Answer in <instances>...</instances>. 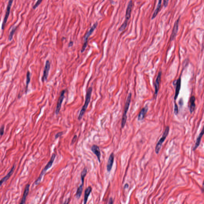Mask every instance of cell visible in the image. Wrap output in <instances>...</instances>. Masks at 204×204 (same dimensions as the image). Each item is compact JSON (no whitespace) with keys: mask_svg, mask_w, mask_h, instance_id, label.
Masks as SVG:
<instances>
[{"mask_svg":"<svg viewBox=\"0 0 204 204\" xmlns=\"http://www.w3.org/2000/svg\"><path fill=\"white\" fill-rule=\"evenodd\" d=\"M114 158H115V156H114V153H112L109 157L108 164L107 165V170L108 172H110L111 169H112V165H113V162H114Z\"/></svg>","mask_w":204,"mask_h":204,"instance_id":"obj_13","label":"cell"},{"mask_svg":"<svg viewBox=\"0 0 204 204\" xmlns=\"http://www.w3.org/2000/svg\"><path fill=\"white\" fill-rule=\"evenodd\" d=\"M91 151L96 155L98 158L99 162H100V157H101V153L99 148L97 146L94 145L91 148Z\"/></svg>","mask_w":204,"mask_h":204,"instance_id":"obj_12","label":"cell"},{"mask_svg":"<svg viewBox=\"0 0 204 204\" xmlns=\"http://www.w3.org/2000/svg\"><path fill=\"white\" fill-rule=\"evenodd\" d=\"M65 93H66V90H63L62 91L61 93L60 96L59 97L58 102H57L56 108V115H57L59 113V112H60L61 108V106H62V103L64 99Z\"/></svg>","mask_w":204,"mask_h":204,"instance_id":"obj_8","label":"cell"},{"mask_svg":"<svg viewBox=\"0 0 204 204\" xmlns=\"http://www.w3.org/2000/svg\"><path fill=\"white\" fill-rule=\"evenodd\" d=\"M162 0H158V5H157V7L156 9L154 12V13L153 14L152 17V19H154V18L156 17V16L158 15V13L160 10L161 8V5H162Z\"/></svg>","mask_w":204,"mask_h":204,"instance_id":"obj_20","label":"cell"},{"mask_svg":"<svg viewBox=\"0 0 204 204\" xmlns=\"http://www.w3.org/2000/svg\"><path fill=\"white\" fill-rule=\"evenodd\" d=\"M63 132H60L59 133H57L55 136V139H57V138L63 135Z\"/></svg>","mask_w":204,"mask_h":204,"instance_id":"obj_30","label":"cell"},{"mask_svg":"<svg viewBox=\"0 0 204 204\" xmlns=\"http://www.w3.org/2000/svg\"><path fill=\"white\" fill-rule=\"evenodd\" d=\"M203 134H204V130H203V129H202L201 132L200 133L198 137L197 138L196 143H195V145L194 147L193 148V151H195V150H196V149L199 146L200 144V142H201V139L202 138V136L203 135Z\"/></svg>","mask_w":204,"mask_h":204,"instance_id":"obj_18","label":"cell"},{"mask_svg":"<svg viewBox=\"0 0 204 204\" xmlns=\"http://www.w3.org/2000/svg\"><path fill=\"white\" fill-rule=\"evenodd\" d=\"M13 1L14 0H9V1H8V4L7 7V11H6L4 19L3 24H2V29L3 30L4 29L5 25H6L7 21L8 18L9 14H10V9H11V6H12Z\"/></svg>","mask_w":204,"mask_h":204,"instance_id":"obj_6","label":"cell"},{"mask_svg":"<svg viewBox=\"0 0 204 204\" xmlns=\"http://www.w3.org/2000/svg\"><path fill=\"white\" fill-rule=\"evenodd\" d=\"M43 0H37L36 3L34 6H33V9H35L38 7L39 5L42 3Z\"/></svg>","mask_w":204,"mask_h":204,"instance_id":"obj_26","label":"cell"},{"mask_svg":"<svg viewBox=\"0 0 204 204\" xmlns=\"http://www.w3.org/2000/svg\"><path fill=\"white\" fill-rule=\"evenodd\" d=\"M92 189L91 187H89L86 189L84 195V204H86L87 202L88 197L90 194V192L92 191Z\"/></svg>","mask_w":204,"mask_h":204,"instance_id":"obj_21","label":"cell"},{"mask_svg":"<svg viewBox=\"0 0 204 204\" xmlns=\"http://www.w3.org/2000/svg\"><path fill=\"white\" fill-rule=\"evenodd\" d=\"M195 97L194 96H192L191 97L190 100V111L191 113H192L194 111L195 108Z\"/></svg>","mask_w":204,"mask_h":204,"instance_id":"obj_19","label":"cell"},{"mask_svg":"<svg viewBox=\"0 0 204 204\" xmlns=\"http://www.w3.org/2000/svg\"><path fill=\"white\" fill-rule=\"evenodd\" d=\"M169 130V127L167 126L165 128V130L164 134L160 138V139H159V141L158 142V143H157V145H156V147H155V152L156 153V154H158L159 152L160 149H161V148H162V145L163 143L164 142L165 139L166 138L167 136L168 135Z\"/></svg>","mask_w":204,"mask_h":204,"instance_id":"obj_4","label":"cell"},{"mask_svg":"<svg viewBox=\"0 0 204 204\" xmlns=\"http://www.w3.org/2000/svg\"><path fill=\"white\" fill-rule=\"evenodd\" d=\"M87 173V169L86 168H85L81 173V181H82V184H84V179H85V177Z\"/></svg>","mask_w":204,"mask_h":204,"instance_id":"obj_23","label":"cell"},{"mask_svg":"<svg viewBox=\"0 0 204 204\" xmlns=\"http://www.w3.org/2000/svg\"><path fill=\"white\" fill-rule=\"evenodd\" d=\"M30 74L29 71H28L27 74L26 76V88H27L28 86L30 83Z\"/></svg>","mask_w":204,"mask_h":204,"instance_id":"obj_25","label":"cell"},{"mask_svg":"<svg viewBox=\"0 0 204 204\" xmlns=\"http://www.w3.org/2000/svg\"><path fill=\"white\" fill-rule=\"evenodd\" d=\"M93 89L92 87H90L87 90V91L86 95L85 100V104L83 106L82 108L81 109L79 115V117H78V119L79 120H80L82 118L83 116L84 115L85 112L87 109L88 105L90 102V98H91V94L92 93Z\"/></svg>","mask_w":204,"mask_h":204,"instance_id":"obj_1","label":"cell"},{"mask_svg":"<svg viewBox=\"0 0 204 204\" xmlns=\"http://www.w3.org/2000/svg\"><path fill=\"white\" fill-rule=\"evenodd\" d=\"M97 25H98V23L97 22L93 24V26L87 32V33L85 35V37H84V44H83V46L82 48L81 49V52H83L85 51V50L87 46L88 39H89V37L90 36V35L94 32L95 29L96 28V27L97 26Z\"/></svg>","mask_w":204,"mask_h":204,"instance_id":"obj_5","label":"cell"},{"mask_svg":"<svg viewBox=\"0 0 204 204\" xmlns=\"http://www.w3.org/2000/svg\"><path fill=\"white\" fill-rule=\"evenodd\" d=\"M16 30H17V27H14L12 29V30H11V32L10 33V34H9V41H11V40L13 39V36Z\"/></svg>","mask_w":204,"mask_h":204,"instance_id":"obj_24","label":"cell"},{"mask_svg":"<svg viewBox=\"0 0 204 204\" xmlns=\"http://www.w3.org/2000/svg\"><path fill=\"white\" fill-rule=\"evenodd\" d=\"M179 18L175 21L171 36V40H173L175 38L176 35L178 31L179 24Z\"/></svg>","mask_w":204,"mask_h":204,"instance_id":"obj_10","label":"cell"},{"mask_svg":"<svg viewBox=\"0 0 204 204\" xmlns=\"http://www.w3.org/2000/svg\"><path fill=\"white\" fill-rule=\"evenodd\" d=\"M162 73L161 71L159 73L158 76L156 78V80H155V98L157 97V94H158L159 90V83H160V81H161Z\"/></svg>","mask_w":204,"mask_h":204,"instance_id":"obj_11","label":"cell"},{"mask_svg":"<svg viewBox=\"0 0 204 204\" xmlns=\"http://www.w3.org/2000/svg\"><path fill=\"white\" fill-rule=\"evenodd\" d=\"M77 139V136L76 135L74 136V137L71 141V144H73L75 143V142L76 141Z\"/></svg>","mask_w":204,"mask_h":204,"instance_id":"obj_29","label":"cell"},{"mask_svg":"<svg viewBox=\"0 0 204 204\" xmlns=\"http://www.w3.org/2000/svg\"><path fill=\"white\" fill-rule=\"evenodd\" d=\"M15 165H13V167H12V169L9 172L7 175H6V176L3 178L1 180H0V187L2 185L3 183L4 182L6 181L7 180H8V179L11 177L12 175L13 174V173L14 171V169H15Z\"/></svg>","mask_w":204,"mask_h":204,"instance_id":"obj_14","label":"cell"},{"mask_svg":"<svg viewBox=\"0 0 204 204\" xmlns=\"http://www.w3.org/2000/svg\"><path fill=\"white\" fill-rule=\"evenodd\" d=\"M4 126H3L0 128V135L2 136L4 133Z\"/></svg>","mask_w":204,"mask_h":204,"instance_id":"obj_28","label":"cell"},{"mask_svg":"<svg viewBox=\"0 0 204 204\" xmlns=\"http://www.w3.org/2000/svg\"><path fill=\"white\" fill-rule=\"evenodd\" d=\"M50 68V63L49 61L47 60L45 64V67H44V71L43 75L42 77V80L43 82H44L45 80H47V77H48L49 71Z\"/></svg>","mask_w":204,"mask_h":204,"instance_id":"obj_9","label":"cell"},{"mask_svg":"<svg viewBox=\"0 0 204 204\" xmlns=\"http://www.w3.org/2000/svg\"><path fill=\"white\" fill-rule=\"evenodd\" d=\"M83 184L82 183V184L78 188L77 191L76 196L77 198H79L81 196L82 193L83 189Z\"/></svg>","mask_w":204,"mask_h":204,"instance_id":"obj_22","label":"cell"},{"mask_svg":"<svg viewBox=\"0 0 204 204\" xmlns=\"http://www.w3.org/2000/svg\"><path fill=\"white\" fill-rule=\"evenodd\" d=\"M56 157V154H53L52 157L51 158L50 160L48 162V163H47V164L46 165V167H45V168H44L43 169L42 172H41L40 174L39 178H37V180H36V181L35 182V184L36 185H38V184L40 183L41 181L42 180L43 176L44 175V174L46 173V171H47L49 169H50L51 167H52Z\"/></svg>","mask_w":204,"mask_h":204,"instance_id":"obj_2","label":"cell"},{"mask_svg":"<svg viewBox=\"0 0 204 204\" xmlns=\"http://www.w3.org/2000/svg\"><path fill=\"white\" fill-rule=\"evenodd\" d=\"M148 107H144L143 108L141 111L139 112V114L138 116V120H142L144 119L145 116L146 115L147 112H148Z\"/></svg>","mask_w":204,"mask_h":204,"instance_id":"obj_15","label":"cell"},{"mask_svg":"<svg viewBox=\"0 0 204 204\" xmlns=\"http://www.w3.org/2000/svg\"><path fill=\"white\" fill-rule=\"evenodd\" d=\"M133 5V2L132 0H131L129 2L127 8H126L125 14V22H124V23L128 24V22L131 17V12H132Z\"/></svg>","mask_w":204,"mask_h":204,"instance_id":"obj_7","label":"cell"},{"mask_svg":"<svg viewBox=\"0 0 204 204\" xmlns=\"http://www.w3.org/2000/svg\"><path fill=\"white\" fill-rule=\"evenodd\" d=\"M113 202V199H112V198H110L109 201V204H112Z\"/></svg>","mask_w":204,"mask_h":204,"instance_id":"obj_32","label":"cell"},{"mask_svg":"<svg viewBox=\"0 0 204 204\" xmlns=\"http://www.w3.org/2000/svg\"><path fill=\"white\" fill-rule=\"evenodd\" d=\"M169 0H164V5L165 7H166L168 4Z\"/></svg>","mask_w":204,"mask_h":204,"instance_id":"obj_31","label":"cell"},{"mask_svg":"<svg viewBox=\"0 0 204 204\" xmlns=\"http://www.w3.org/2000/svg\"><path fill=\"white\" fill-rule=\"evenodd\" d=\"M181 78H179L176 80V90H175V95L174 99L176 100L178 96L179 93L180 89H181Z\"/></svg>","mask_w":204,"mask_h":204,"instance_id":"obj_16","label":"cell"},{"mask_svg":"<svg viewBox=\"0 0 204 204\" xmlns=\"http://www.w3.org/2000/svg\"><path fill=\"white\" fill-rule=\"evenodd\" d=\"M30 187V185L29 184L27 185L26 186L22 200H21V202L20 203V204H24L25 203L26 198L27 197L28 195V192H29Z\"/></svg>","mask_w":204,"mask_h":204,"instance_id":"obj_17","label":"cell"},{"mask_svg":"<svg viewBox=\"0 0 204 204\" xmlns=\"http://www.w3.org/2000/svg\"><path fill=\"white\" fill-rule=\"evenodd\" d=\"M174 113L176 115H178V107L176 103L175 105Z\"/></svg>","mask_w":204,"mask_h":204,"instance_id":"obj_27","label":"cell"},{"mask_svg":"<svg viewBox=\"0 0 204 204\" xmlns=\"http://www.w3.org/2000/svg\"><path fill=\"white\" fill-rule=\"evenodd\" d=\"M131 98H132V94L130 93L128 96V98L125 105V109H124V114L122 118V123H121V127L123 128L125 125L126 123V120H127V113L128 110L129 108L130 105V102H131Z\"/></svg>","mask_w":204,"mask_h":204,"instance_id":"obj_3","label":"cell"}]
</instances>
